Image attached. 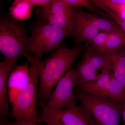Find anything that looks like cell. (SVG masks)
<instances>
[{
    "label": "cell",
    "mask_w": 125,
    "mask_h": 125,
    "mask_svg": "<svg viewBox=\"0 0 125 125\" xmlns=\"http://www.w3.org/2000/svg\"><path fill=\"white\" fill-rule=\"evenodd\" d=\"M124 51H125V49H124Z\"/></svg>",
    "instance_id": "24"
},
{
    "label": "cell",
    "mask_w": 125,
    "mask_h": 125,
    "mask_svg": "<svg viewBox=\"0 0 125 125\" xmlns=\"http://www.w3.org/2000/svg\"><path fill=\"white\" fill-rule=\"evenodd\" d=\"M33 9V6L26 0H14L9 10L13 19L23 20L29 18Z\"/></svg>",
    "instance_id": "17"
},
{
    "label": "cell",
    "mask_w": 125,
    "mask_h": 125,
    "mask_svg": "<svg viewBox=\"0 0 125 125\" xmlns=\"http://www.w3.org/2000/svg\"><path fill=\"white\" fill-rule=\"evenodd\" d=\"M113 74L112 68L105 70L95 80L77 86V91L101 96L108 85Z\"/></svg>",
    "instance_id": "13"
},
{
    "label": "cell",
    "mask_w": 125,
    "mask_h": 125,
    "mask_svg": "<svg viewBox=\"0 0 125 125\" xmlns=\"http://www.w3.org/2000/svg\"><path fill=\"white\" fill-rule=\"evenodd\" d=\"M30 66L29 83L11 104L13 114L16 121L37 124L36 112L37 85L39 78L38 61L32 56L27 58Z\"/></svg>",
    "instance_id": "3"
},
{
    "label": "cell",
    "mask_w": 125,
    "mask_h": 125,
    "mask_svg": "<svg viewBox=\"0 0 125 125\" xmlns=\"http://www.w3.org/2000/svg\"><path fill=\"white\" fill-rule=\"evenodd\" d=\"M0 124L1 125H42L39 124L38 123L37 124H33L24 122L18 121H17L13 122L7 121H1Z\"/></svg>",
    "instance_id": "21"
},
{
    "label": "cell",
    "mask_w": 125,
    "mask_h": 125,
    "mask_svg": "<svg viewBox=\"0 0 125 125\" xmlns=\"http://www.w3.org/2000/svg\"><path fill=\"white\" fill-rule=\"evenodd\" d=\"M110 31H104L99 33L93 38L87 41L90 46L100 52L105 45Z\"/></svg>",
    "instance_id": "19"
},
{
    "label": "cell",
    "mask_w": 125,
    "mask_h": 125,
    "mask_svg": "<svg viewBox=\"0 0 125 125\" xmlns=\"http://www.w3.org/2000/svg\"><path fill=\"white\" fill-rule=\"evenodd\" d=\"M81 52L76 46L72 48L59 46L43 61H38L39 80L38 97L43 106L46 103L60 80L71 69Z\"/></svg>",
    "instance_id": "1"
},
{
    "label": "cell",
    "mask_w": 125,
    "mask_h": 125,
    "mask_svg": "<svg viewBox=\"0 0 125 125\" xmlns=\"http://www.w3.org/2000/svg\"><path fill=\"white\" fill-rule=\"evenodd\" d=\"M122 116L123 118L124 125H125V103L123 104Z\"/></svg>",
    "instance_id": "23"
},
{
    "label": "cell",
    "mask_w": 125,
    "mask_h": 125,
    "mask_svg": "<svg viewBox=\"0 0 125 125\" xmlns=\"http://www.w3.org/2000/svg\"><path fill=\"white\" fill-rule=\"evenodd\" d=\"M70 4L75 7H83L94 13L104 17L108 18L109 15L103 11H101L95 6L90 0H64Z\"/></svg>",
    "instance_id": "18"
},
{
    "label": "cell",
    "mask_w": 125,
    "mask_h": 125,
    "mask_svg": "<svg viewBox=\"0 0 125 125\" xmlns=\"http://www.w3.org/2000/svg\"><path fill=\"white\" fill-rule=\"evenodd\" d=\"M75 69L69 71L56 86V88L43 106V111L65 109L76 104L74 90L78 85Z\"/></svg>",
    "instance_id": "8"
},
{
    "label": "cell",
    "mask_w": 125,
    "mask_h": 125,
    "mask_svg": "<svg viewBox=\"0 0 125 125\" xmlns=\"http://www.w3.org/2000/svg\"><path fill=\"white\" fill-rule=\"evenodd\" d=\"M110 68H112L111 55L102 53L90 46L75 69L78 79L77 86L95 80L105 70Z\"/></svg>",
    "instance_id": "7"
},
{
    "label": "cell",
    "mask_w": 125,
    "mask_h": 125,
    "mask_svg": "<svg viewBox=\"0 0 125 125\" xmlns=\"http://www.w3.org/2000/svg\"><path fill=\"white\" fill-rule=\"evenodd\" d=\"M115 21L125 34V19L120 17H117Z\"/></svg>",
    "instance_id": "22"
},
{
    "label": "cell",
    "mask_w": 125,
    "mask_h": 125,
    "mask_svg": "<svg viewBox=\"0 0 125 125\" xmlns=\"http://www.w3.org/2000/svg\"><path fill=\"white\" fill-rule=\"evenodd\" d=\"M30 38L22 26L9 19L2 20L0 24V51L4 59L17 61L21 56L27 57Z\"/></svg>",
    "instance_id": "4"
},
{
    "label": "cell",
    "mask_w": 125,
    "mask_h": 125,
    "mask_svg": "<svg viewBox=\"0 0 125 125\" xmlns=\"http://www.w3.org/2000/svg\"><path fill=\"white\" fill-rule=\"evenodd\" d=\"M74 7L64 0H53L42 7L41 16L45 23L71 32Z\"/></svg>",
    "instance_id": "10"
},
{
    "label": "cell",
    "mask_w": 125,
    "mask_h": 125,
    "mask_svg": "<svg viewBox=\"0 0 125 125\" xmlns=\"http://www.w3.org/2000/svg\"><path fill=\"white\" fill-rule=\"evenodd\" d=\"M71 36V32L47 23L38 25L33 30L30 38L29 52L40 60L42 54L57 49L63 39Z\"/></svg>",
    "instance_id": "6"
},
{
    "label": "cell",
    "mask_w": 125,
    "mask_h": 125,
    "mask_svg": "<svg viewBox=\"0 0 125 125\" xmlns=\"http://www.w3.org/2000/svg\"><path fill=\"white\" fill-rule=\"evenodd\" d=\"M29 62L16 66L10 72L7 81L9 100L12 103L29 83L30 76Z\"/></svg>",
    "instance_id": "11"
},
{
    "label": "cell",
    "mask_w": 125,
    "mask_h": 125,
    "mask_svg": "<svg viewBox=\"0 0 125 125\" xmlns=\"http://www.w3.org/2000/svg\"><path fill=\"white\" fill-rule=\"evenodd\" d=\"M32 5L45 7L51 4L53 0H26Z\"/></svg>",
    "instance_id": "20"
},
{
    "label": "cell",
    "mask_w": 125,
    "mask_h": 125,
    "mask_svg": "<svg viewBox=\"0 0 125 125\" xmlns=\"http://www.w3.org/2000/svg\"><path fill=\"white\" fill-rule=\"evenodd\" d=\"M76 97L96 125H120L123 104L97 94L77 91Z\"/></svg>",
    "instance_id": "2"
},
{
    "label": "cell",
    "mask_w": 125,
    "mask_h": 125,
    "mask_svg": "<svg viewBox=\"0 0 125 125\" xmlns=\"http://www.w3.org/2000/svg\"><path fill=\"white\" fill-rule=\"evenodd\" d=\"M120 28L114 20L75 8L71 36L78 42H87L96 36L100 30L112 31Z\"/></svg>",
    "instance_id": "5"
},
{
    "label": "cell",
    "mask_w": 125,
    "mask_h": 125,
    "mask_svg": "<svg viewBox=\"0 0 125 125\" xmlns=\"http://www.w3.org/2000/svg\"><path fill=\"white\" fill-rule=\"evenodd\" d=\"M113 76L125 88V54L124 50L112 54Z\"/></svg>",
    "instance_id": "15"
},
{
    "label": "cell",
    "mask_w": 125,
    "mask_h": 125,
    "mask_svg": "<svg viewBox=\"0 0 125 125\" xmlns=\"http://www.w3.org/2000/svg\"><path fill=\"white\" fill-rule=\"evenodd\" d=\"M101 96L124 104L125 103V88L113 74L106 88Z\"/></svg>",
    "instance_id": "16"
},
{
    "label": "cell",
    "mask_w": 125,
    "mask_h": 125,
    "mask_svg": "<svg viewBox=\"0 0 125 125\" xmlns=\"http://www.w3.org/2000/svg\"><path fill=\"white\" fill-rule=\"evenodd\" d=\"M17 61L4 59L0 63V114L5 116L8 112L7 100V81L11 71L16 67Z\"/></svg>",
    "instance_id": "12"
},
{
    "label": "cell",
    "mask_w": 125,
    "mask_h": 125,
    "mask_svg": "<svg viewBox=\"0 0 125 125\" xmlns=\"http://www.w3.org/2000/svg\"><path fill=\"white\" fill-rule=\"evenodd\" d=\"M42 119L47 125H96L83 105L76 104L61 110L43 111Z\"/></svg>",
    "instance_id": "9"
},
{
    "label": "cell",
    "mask_w": 125,
    "mask_h": 125,
    "mask_svg": "<svg viewBox=\"0 0 125 125\" xmlns=\"http://www.w3.org/2000/svg\"><path fill=\"white\" fill-rule=\"evenodd\" d=\"M125 43V34L121 29L110 31L107 40L100 52L112 55L124 50Z\"/></svg>",
    "instance_id": "14"
}]
</instances>
